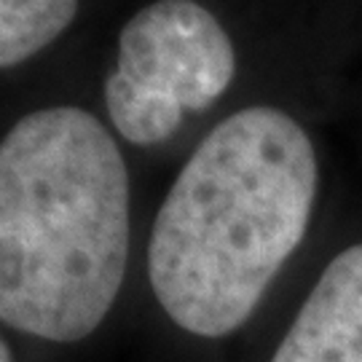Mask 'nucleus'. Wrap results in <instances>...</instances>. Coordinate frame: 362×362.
Listing matches in <instances>:
<instances>
[{
	"label": "nucleus",
	"mask_w": 362,
	"mask_h": 362,
	"mask_svg": "<svg viewBox=\"0 0 362 362\" xmlns=\"http://www.w3.org/2000/svg\"><path fill=\"white\" fill-rule=\"evenodd\" d=\"M320 164L306 129L250 105L220 121L182 164L148 242L158 306L199 338L236 333L309 231Z\"/></svg>",
	"instance_id": "1"
},
{
	"label": "nucleus",
	"mask_w": 362,
	"mask_h": 362,
	"mask_svg": "<svg viewBox=\"0 0 362 362\" xmlns=\"http://www.w3.org/2000/svg\"><path fill=\"white\" fill-rule=\"evenodd\" d=\"M129 175L100 118L40 107L0 140V322L73 344L113 309L129 260Z\"/></svg>",
	"instance_id": "2"
},
{
	"label": "nucleus",
	"mask_w": 362,
	"mask_h": 362,
	"mask_svg": "<svg viewBox=\"0 0 362 362\" xmlns=\"http://www.w3.org/2000/svg\"><path fill=\"white\" fill-rule=\"evenodd\" d=\"M236 54L215 13L196 0H156L124 25L105 107L124 140H169L185 110H204L231 86Z\"/></svg>",
	"instance_id": "3"
},
{
	"label": "nucleus",
	"mask_w": 362,
	"mask_h": 362,
	"mask_svg": "<svg viewBox=\"0 0 362 362\" xmlns=\"http://www.w3.org/2000/svg\"><path fill=\"white\" fill-rule=\"evenodd\" d=\"M269 362H362V242L330 258Z\"/></svg>",
	"instance_id": "4"
},
{
	"label": "nucleus",
	"mask_w": 362,
	"mask_h": 362,
	"mask_svg": "<svg viewBox=\"0 0 362 362\" xmlns=\"http://www.w3.org/2000/svg\"><path fill=\"white\" fill-rule=\"evenodd\" d=\"M78 0H0V70L27 62L73 25Z\"/></svg>",
	"instance_id": "5"
},
{
	"label": "nucleus",
	"mask_w": 362,
	"mask_h": 362,
	"mask_svg": "<svg viewBox=\"0 0 362 362\" xmlns=\"http://www.w3.org/2000/svg\"><path fill=\"white\" fill-rule=\"evenodd\" d=\"M0 362H11V351H8V346L0 341Z\"/></svg>",
	"instance_id": "6"
}]
</instances>
